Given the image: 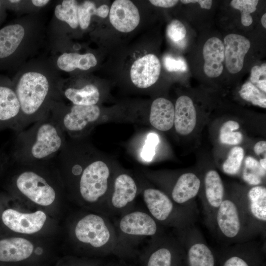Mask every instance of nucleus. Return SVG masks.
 Segmentation results:
<instances>
[{
	"instance_id": "1",
	"label": "nucleus",
	"mask_w": 266,
	"mask_h": 266,
	"mask_svg": "<svg viewBox=\"0 0 266 266\" xmlns=\"http://www.w3.org/2000/svg\"><path fill=\"white\" fill-rule=\"evenodd\" d=\"M55 162L72 193L93 211L103 213L115 171L99 158L91 145L83 138H70Z\"/></svg>"
},
{
	"instance_id": "2",
	"label": "nucleus",
	"mask_w": 266,
	"mask_h": 266,
	"mask_svg": "<svg viewBox=\"0 0 266 266\" xmlns=\"http://www.w3.org/2000/svg\"><path fill=\"white\" fill-rule=\"evenodd\" d=\"M63 80L50 59L33 58L18 69L12 81L20 107L17 132L47 117L54 104L63 100Z\"/></svg>"
},
{
	"instance_id": "3",
	"label": "nucleus",
	"mask_w": 266,
	"mask_h": 266,
	"mask_svg": "<svg viewBox=\"0 0 266 266\" xmlns=\"http://www.w3.org/2000/svg\"><path fill=\"white\" fill-rule=\"evenodd\" d=\"M45 26L37 13L20 18L0 29V66L19 69L45 42Z\"/></svg>"
},
{
	"instance_id": "4",
	"label": "nucleus",
	"mask_w": 266,
	"mask_h": 266,
	"mask_svg": "<svg viewBox=\"0 0 266 266\" xmlns=\"http://www.w3.org/2000/svg\"><path fill=\"white\" fill-rule=\"evenodd\" d=\"M17 133L14 158L18 164H31L53 160L66 142V133L50 115L33 123L29 129Z\"/></svg>"
},
{
	"instance_id": "5",
	"label": "nucleus",
	"mask_w": 266,
	"mask_h": 266,
	"mask_svg": "<svg viewBox=\"0 0 266 266\" xmlns=\"http://www.w3.org/2000/svg\"><path fill=\"white\" fill-rule=\"evenodd\" d=\"M55 159L31 164L17 163L18 171L15 185L21 195L42 206L49 205L55 201L60 176Z\"/></svg>"
},
{
	"instance_id": "6",
	"label": "nucleus",
	"mask_w": 266,
	"mask_h": 266,
	"mask_svg": "<svg viewBox=\"0 0 266 266\" xmlns=\"http://www.w3.org/2000/svg\"><path fill=\"white\" fill-rule=\"evenodd\" d=\"M73 236L78 244L101 253L123 252L113 220L100 212L93 211L80 216L74 225Z\"/></svg>"
},
{
	"instance_id": "7",
	"label": "nucleus",
	"mask_w": 266,
	"mask_h": 266,
	"mask_svg": "<svg viewBox=\"0 0 266 266\" xmlns=\"http://www.w3.org/2000/svg\"><path fill=\"white\" fill-rule=\"evenodd\" d=\"M112 220L123 252L166 232L147 210L135 206Z\"/></svg>"
},
{
	"instance_id": "8",
	"label": "nucleus",
	"mask_w": 266,
	"mask_h": 266,
	"mask_svg": "<svg viewBox=\"0 0 266 266\" xmlns=\"http://www.w3.org/2000/svg\"><path fill=\"white\" fill-rule=\"evenodd\" d=\"M141 193L146 210L164 228L180 230L195 223L198 212L177 204L162 190L143 186Z\"/></svg>"
},
{
	"instance_id": "9",
	"label": "nucleus",
	"mask_w": 266,
	"mask_h": 266,
	"mask_svg": "<svg viewBox=\"0 0 266 266\" xmlns=\"http://www.w3.org/2000/svg\"><path fill=\"white\" fill-rule=\"evenodd\" d=\"M211 232L220 241L229 245L255 237L237 196L225 197L216 213Z\"/></svg>"
},
{
	"instance_id": "10",
	"label": "nucleus",
	"mask_w": 266,
	"mask_h": 266,
	"mask_svg": "<svg viewBox=\"0 0 266 266\" xmlns=\"http://www.w3.org/2000/svg\"><path fill=\"white\" fill-rule=\"evenodd\" d=\"M50 115L71 138H82L98 122L101 110L98 105L68 106L61 100L54 104Z\"/></svg>"
},
{
	"instance_id": "11",
	"label": "nucleus",
	"mask_w": 266,
	"mask_h": 266,
	"mask_svg": "<svg viewBox=\"0 0 266 266\" xmlns=\"http://www.w3.org/2000/svg\"><path fill=\"white\" fill-rule=\"evenodd\" d=\"M142 186L140 187L130 174L115 171L104 204L103 213L112 219L132 209Z\"/></svg>"
},
{
	"instance_id": "12",
	"label": "nucleus",
	"mask_w": 266,
	"mask_h": 266,
	"mask_svg": "<svg viewBox=\"0 0 266 266\" xmlns=\"http://www.w3.org/2000/svg\"><path fill=\"white\" fill-rule=\"evenodd\" d=\"M173 233L186 254L188 266H215L213 252L195 224Z\"/></svg>"
},
{
	"instance_id": "13",
	"label": "nucleus",
	"mask_w": 266,
	"mask_h": 266,
	"mask_svg": "<svg viewBox=\"0 0 266 266\" xmlns=\"http://www.w3.org/2000/svg\"><path fill=\"white\" fill-rule=\"evenodd\" d=\"M146 244L145 266H173L175 258L184 251L174 233L166 232L149 239Z\"/></svg>"
},
{
	"instance_id": "14",
	"label": "nucleus",
	"mask_w": 266,
	"mask_h": 266,
	"mask_svg": "<svg viewBox=\"0 0 266 266\" xmlns=\"http://www.w3.org/2000/svg\"><path fill=\"white\" fill-rule=\"evenodd\" d=\"M250 228L255 237L263 238L266 230V188L261 185L250 188L243 196H237Z\"/></svg>"
},
{
	"instance_id": "15",
	"label": "nucleus",
	"mask_w": 266,
	"mask_h": 266,
	"mask_svg": "<svg viewBox=\"0 0 266 266\" xmlns=\"http://www.w3.org/2000/svg\"><path fill=\"white\" fill-rule=\"evenodd\" d=\"M164 191L177 204L198 212L195 199L201 187V180L193 172L181 174L171 182H162Z\"/></svg>"
},
{
	"instance_id": "16",
	"label": "nucleus",
	"mask_w": 266,
	"mask_h": 266,
	"mask_svg": "<svg viewBox=\"0 0 266 266\" xmlns=\"http://www.w3.org/2000/svg\"><path fill=\"white\" fill-rule=\"evenodd\" d=\"M225 197V188L220 175L214 169L208 170L204 176L201 200L205 223L211 231L216 213Z\"/></svg>"
},
{
	"instance_id": "17",
	"label": "nucleus",
	"mask_w": 266,
	"mask_h": 266,
	"mask_svg": "<svg viewBox=\"0 0 266 266\" xmlns=\"http://www.w3.org/2000/svg\"><path fill=\"white\" fill-rule=\"evenodd\" d=\"M1 219L4 225L12 231L29 234L38 232L42 228L46 215L41 210L24 213L9 208L3 212Z\"/></svg>"
},
{
	"instance_id": "18",
	"label": "nucleus",
	"mask_w": 266,
	"mask_h": 266,
	"mask_svg": "<svg viewBox=\"0 0 266 266\" xmlns=\"http://www.w3.org/2000/svg\"><path fill=\"white\" fill-rule=\"evenodd\" d=\"M161 70L160 62L154 54H147L133 64L130 75L132 82L139 88H147L158 80Z\"/></svg>"
},
{
	"instance_id": "19",
	"label": "nucleus",
	"mask_w": 266,
	"mask_h": 266,
	"mask_svg": "<svg viewBox=\"0 0 266 266\" xmlns=\"http://www.w3.org/2000/svg\"><path fill=\"white\" fill-rule=\"evenodd\" d=\"M109 20L118 31L129 33L139 24L140 15L137 7L129 0H116L109 10Z\"/></svg>"
},
{
	"instance_id": "20",
	"label": "nucleus",
	"mask_w": 266,
	"mask_h": 266,
	"mask_svg": "<svg viewBox=\"0 0 266 266\" xmlns=\"http://www.w3.org/2000/svg\"><path fill=\"white\" fill-rule=\"evenodd\" d=\"M53 56L50 59L59 71L71 72L76 69L87 70L95 66L98 63L92 53L79 54L52 49Z\"/></svg>"
},
{
	"instance_id": "21",
	"label": "nucleus",
	"mask_w": 266,
	"mask_h": 266,
	"mask_svg": "<svg viewBox=\"0 0 266 266\" xmlns=\"http://www.w3.org/2000/svg\"><path fill=\"white\" fill-rule=\"evenodd\" d=\"M224 45L228 70L231 73L239 72L243 66L244 57L250 47V41L242 35L231 33L224 38Z\"/></svg>"
},
{
	"instance_id": "22",
	"label": "nucleus",
	"mask_w": 266,
	"mask_h": 266,
	"mask_svg": "<svg viewBox=\"0 0 266 266\" xmlns=\"http://www.w3.org/2000/svg\"><path fill=\"white\" fill-rule=\"evenodd\" d=\"M20 107L12 82L0 81V122L9 123L17 130Z\"/></svg>"
},
{
	"instance_id": "23",
	"label": "nucleus",
	"mask_w": 266,
	"mask_h": 266,
	"mask_svg": "<svg viewBox=\"0 0 266 266\" xmlns=\"http://www.w3.org/2000/svg\"><path fill=\"white\" fill-rule=\"evenodd\" d=\"M60 92L63 100L64 98L73 105H97L100 99L98 88L92 83L77 87L63 80Z\"/></svg>"
},
{
	"instance_id": "24",
	"label": "nucleus",
	"mask_w": 266,
	"mask_h": 266,
	"mask_svg": "<svg viewBox=\"0 0 266 266\" xmlns=\"http://www.w3.org/2000/svg\"><path fill=\"white\" fill-rule=\"evenodd\" d=\"M197 123V112L191 99L182 96L176 100L174 107V126L176 132L182 135L190 133Z\"/></svg>"
},
{
	"instance_id": "25",
	"label": "nucleus",
	"mask_w": 266,
	"mask_h": 266,
	"mask_svg": "<svg viewBox=\"0 0 266 266\" xmlns=\"http://www.w3.org/2000/svg\"><path fill=\"white\" fill-rule=\"evenodd\" d=\"M224 45L216 37L209 38L203 48L204 60V72L208 77L214 78L221 75L223 70Z\"/></svg>"
},
{
	"instance_id": "26",
	"label": "nucleus",
	"mask_w": 266,
	"mask_h": 266,
	"mask_svg": "<svg viewBox=\"0 0 266 266\" xmlns=\"http://www.w3.org/2000/svg\"><path fill=\"white\" fill-rule=\"evenodd\" d=\"M33 245L22 237H10L0 240V261L18 262L29 258L33 251Z\"/></svg>"
},
{
	"instance_id": "27",
	"label": "nucleus",
	"mask_w": 266,
	"mask_h": 266,
	"mask_svg": "<svg viewBox=\"0 0 266 266\" xmlns=\"http://www.w3.org/2000/svg\"><path fill=\"white\" fill-rule=\"evenodd\" d=\"M174 106L169 100L159 98L152 103L149 115L150 124L161 131H167L174 125Z\"/></svg>"
},
{
	"instance_id": "28",
	"label": "nucleus",
	"mask_w": 266,
	"mask_h": 266,
	"mask_svg": "<svg viewBox=\"0 0 266 266\" xmlns=\"http://www.w3.org/2000/svg\"><path fill=\"white\" fill-rule=\"evenodd\" d=\"M78 3L75 0H64L56 4L51 28L66 24L70 28L76 29L79 26L77 9Z\"/></svg>"
},
{
	"instance_id": "29",
	"label": "nucleus",
	"mask_w": 266,
	"mask_h": 266,
	"mask_svg": "<svg viewBox=\"0 0 266 266\" xmlns=\"http://www.w3.org/2000/svg\"><path fill=\"white\" fill-rule=\"evenodd\" d=\"M109 12V7L106 4L97 7L95 3L90 0H85L78 4L77 16L80 29L86 30L88 28L93 15L105 18L107 16Z\"/></svg>"
},
{
	"instance_id": "30",
	"label": "nucleus",
	"mask_w": 266,
	"mask_h": 266,
	"mask_svg": "<svg viewBox=\"0 0 266 266\" xmlns=\"http://www.w3.org/2000/svg\"><path fill=\"white\" fill-rule=\"evenodd\" d=\"M239 94L243 100L250 102L254 105L265 108L266 95L250 81L246 82L241 87Z\"/></svg>"
},
{
	"instance_id": "31",
	"label": "nucleus",
	"mask_w": 266,
	"mask_h": 266,
	"mask_svg": "<svg viewBox=\"0 0 266 266\" xmlns=\"http://www.w3.org/2000/svg\"><path fill=\"white\" fill-rule=\"evenodd\" d=\"M239 124L236 121L229 120L226 122L221 127L219 138L221 143L228 145L239 144L242 139V134L236 132Z\"/></svg>"
},
{
	"instance_id": "32",
	"label": "nucleus",
	"mask_w": 266,
	"mask_h": 266,
	"mask_svg": "<svg viewBox=\"0 0 266 266\" xmlns=\"http://www.w3.org/2000/svg\"><path fill=\"white\" fill-rule=\"evenodd\" d=\"M228 247L231 254L224 260L222 266H251L244 257L246 242L233 244Z\"/></svg>"
},
{
	"instance_id": "33",
	"label": "nucleus",
	"mask_w": 266,
	"mask_h": 266,
	"mask_svg": "<svg viewBox=\"0 0 266 266\" xmlns=\"http://www.w3.org/2000/svg\"><path fill=\"white\" fill-rule=\"evenodd\" d=\"M244 152L240 146L233 147L230 151L227 159L223 165V169L225 173L234 175L238 173L243 159Z\"/></svg>"
},
{
	"instance_id": "34",
	"label": "nucleus",
	"mask_w": 266,
	"mask_h": 266,
	"mask_svg": "<svg viewBox=\"0 0 266 266\" xmlns=\"http://www.w3.org/2000/svg\"><path fill=\"white\" fill-rule=\"evenodd\" d=\"M259 1L257 0H233L231 6L241 12V22L244 26H250L253 22L250 15L251 13L256 10Z\"/></svg>"
},
{
	"instance_id": "35",
	"label": "nucleus",
	"mask_w": 266,
	"mask_h": 266,
	"mask_svg": "<svg viewBox=\"0 0 266 266\" xmlns=\"http://www.w3.org/2000/svg\"><path fill=\"white\" fill-rule=\"evenodd\" d=\"M250 81L261 91L266 93V63L261 66H255L252 68Z\"/></svg>"
},
{
	"instance_id": "36",
	"label": "nucleus",
	"mask_w": 266,
	"mask_h": 266,
	"mask_svg": "<svg viewBox=\"0 0 266 266\" xmlns=\"http://www.w3.org/2000/svg\"><path fill=\"white\" fill-rule=\"evenodd\" d=\"M186 30L184 25L178 20H174L166 28V34L172 41L178 42L186 36Z\"/></svg>"
},
{
	"instance_id": "37",
	"label": "nucleus",
	"mask_w": 266,
	"mask_h": 266,
	"mask_svg": "<svg viewBox=\"0 0 266 266\" xmlns=\"http://www.w3.org/2000/svg\"><path fill=\"white\" fill-rule=\"evenodd\" d=\"M166 69L170 72H185L187 70V64L181 57L174 58L170 55H166L163 58Z\"/></svg>"
},
{
	"instance_id": "38",
	"label": "nucleus",
	"mask_w": 266,
	"mask_h": 266,
	"mask_svg": "<svg viewBox=\"0 0 266 266\" xmlns=\"http://www.w3.org/2000/svg\"><path fill=\"white\" fill-rule=\"evenodd\" d=\"M244 171L254 174L262 178L266 175V170L262 167L259 162L253 157H247L245 161Z\"/></svg>"
},
{
	"instance_id": "39",
	"label": "nucleus",
	"mask_w": 266,
	"mask_h": 266,
	"mask_svg": "<svg viewBox=\"0 0 266 266\" xmlns=\"http://www.w3.org/2000/svg\"><path fill=\"white\" fill-rule=\"evenodd\" d=\"M147 142L143 150V157L147 160L152 159L155 154V147L158 144V136L154 133H151L148 136Z\"/></svg>"
},
{
	"instance_id": "40",
	"label": "nucleus",
	"mask_w": 266,
	"mask_h": 266,
	"mask_svg": "<svg viewBox=\"0 0 266 266\" xmlns=\"http://www.w3.org/2000/svg\"><path fill=\"white\" fill-rule=\"evenodd\" d=\"M243 178L245 181L251 185H259L262 182L261 177L245 171L243 172Z\"/></svg>"
},
{
	"instance_id": "41",
	"label": "nucleus",
	"mask_w": 266,
	"mask_h": 266,
	"mask_svg": "<svg viewBox=\"0 0 266 266\" xmlns=\"http://www.w3.org/2000/svg\"><path fill=\"white\" fill-rule=\"evenodd\" d=\"M149 1L154 6L169 8L175 5L178 2L177 0H150Z\"/></svg>"
},
{
	"instance_id": "42",
	"label": "nucleus",
	"mask_w": 266,
	"mask_h": 266,
	"mask_svg": "<svg viewBox=\"0 0 266 266\" xmlns=\"http://www.w3.org/2000/svg\"><path fill=\"white\" fill-rule=\"evenodd\" d=\"M181 2L184 4L198 3L201 8L207 9H210L212 4L211 0H181Z\"/></svg>"
},
{
	"instance_id": "43",
	"label": "nucleus",
	"mask_w": 266,
	"mask_h": 266,
	"mask_svg": "<svg viewBox=\"0 0 266 266\" xmlns=\"http://www.w3.org/2000/svg\"><path fill=\"white\" fill-rule=\"evenodd\" d=\"M254 150L255 153L260 155L263 153L266 154V141L262 140L256 143L254 146Z\"/></svg>"
},
{
	"instance_id": "44",
	"label": "nucleus",
	"mask_w": 266,
	"mask_h": 266,
	"mask_svg": "<svg viewBox=\"0 0 266 266\" xmlns=\"http://www.w3.org/2000/svg\"><path fill=\"white\" fill-rule=\"evenodd\" d=\"M30 1L33 6L37 8L44 7L50 2L49 0H32Z\"/></svg>"
},
{
	"instance_id": "45",
	"label": "nucleus",
	"mask_w": 266,
	"mask_h": 266,
	"mask_svg": "<svg viewBox=\"0 0 266 266\" xmlns=\"http://www.w3.org/2000/svg\"><path fill=\"white\" fill-rule=\"evenodd\" d=\"M259 163L263 168L266 169V157L260 159Z\"/></svg>"
},
{
	"instance_id": "46",
	"label": "nucleus",
	"mask_w": 266,
	"mask_h": 266,
	"mask_svg": "<svg viewBox=\"0 0 266 266\" xmlns=\"http://www.w3.org/2000/svg\"><path fill=\"white\" fill-rule=\"evenodd\" d=\"M261 23L263 26L266 28V14L265 13L263 14L261 18Z\"/></svg>"
},
{
	"instance_id": "47",
	"label": "nucleus",
	"mask_w": 266,
	"mask_h": 266,
	"mask_svg": "<svg viewBox=\"0 0 266 266\" xmlns=\"http://www.w3.org/2000/svg\"><path fill=\"white\" fill-rule=\"evenodd\" d=\"M2 6H3V2L0 0V12L2 10Z\"/></svg>"
}]
</instances>
